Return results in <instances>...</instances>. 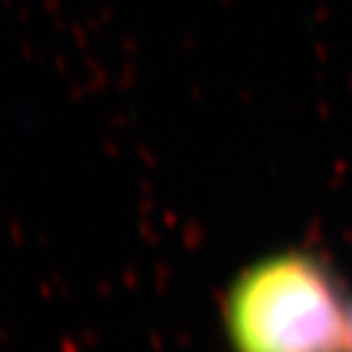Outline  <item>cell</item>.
Listing matches in <instances>:
<instances>
[{"instance_id":"cell-2","label":"cell","mask_w":352,"mask_h":352,"mask_svg":"<svg viewBox=\"0 0 352 352\" xmlns=\"http://www.w3.org/2000/svg\"><path fill=\"white\" fill-rule=\"evenodd\" d=\"M348 352H352V301H350V320H348Z\"/></svg>"},{"instance_id":"cell-1","label":"cell","mask_w":352,"mask_h":352,"mask_svg":"<svg viewBox=\"0 0 352 352\" xmlns=\"http://www.w3.org/2000/svg\"><path fill=\"white\" fill-rule=\"evenodd\" d=\"M348 320L329 267L295 250L248 267L225 301L236 352H348Z\"/></svg>"}]
</instances>
